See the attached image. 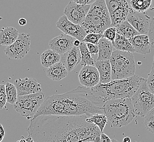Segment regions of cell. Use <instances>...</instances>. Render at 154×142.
<instances>
[{
  "label": "cell",
  "instance_id": "45",
  "mask_svg": "<svg viewBox=\"0 0 154 142\" xmlns=\"http://www.w3.org/2000/svg\"><path fill=\"white\" fill-rule=\"evenodd\" d=\"M127 1H128V0H127Z\"/></svg>",
  "mask_w": 154,
  "mask_h": 142
},
{
  "label": "cell",
  "instance_id": "15",
  "mask_svg": "<svg viewBox=\"0 0 154 142\" xmlns=\"http://www.w3.org/2000/svg\"><path fill=\"white\" fill-rule=\"evenodd\" d=\"M75 40V38L64 33L51 40L49 46L50 49L62 55L74 46Z\"/></svg>",
  "mask_w": 154,
  "mask_h": 142
},
{
  "label": "cell",
  "instance_id": "44",
  "mask_svg": "<svg viewBox=\"0 0 154 142\" xmlns=\"http://www.w3.org/2000/svg\"></svg>",
  "mask_w": 154,
  "mask_h": 142
},
{
  "label": "cell",
  "instance_id": "22",
  "mask_svg": "<svg viewBox=\"0 0 154 142\" xmlns=\"http://www.w3.org/2000/svg\"><path fill=\"white\" fill-rule=\"evenodd\" d=\"M88 13L111 20L110 13L105 0H96L91 5Z\"/></svg>",
  "mask_w": 154,
  "mask_h": 142
},
{
  "label": "cell",
  "instance_id": "30",
  "mask_svg": "<svg viewBox=\"0 0 154 142\" xmlns=\"http://www.w3.org/2000/svg\"><path fill=\"white\" fill-rule=\"evenodd\" d=\"M144 123L148 131L154 134V108L145 115Z\"/></svg>",
  "mask_w": 154,
  "mask_h": 142
},
{
  "label": "cell",
  "instance_id": "36",
  "mask_svg": "<svg viewBox=\"0 0 154 142\" xmlns=\"http://www.w3.org/2000/svg\"><path fill=\"white\" fill-rule=\"evenodd\" d=\"M87 46L92 55H95L98 54V46L94 44L86 43Z\"/></svg>",
  "mask_w": 154,
  "mask_h": 142
},
{
  "label": "cell",
  "instance_id": "26",
  "mask_svg": "<svg viewBox=\"0 0 154 142\" xmlns=\"http://www.w3.org/2000/svg\"><path fill=\"white\" fill-rule=\"evenodd\" d=\"M81 55V65L82 66L86 65L95 66V61L93 58L92 55L91 54L87 46L86 42L81 41L80 45L79 46Z\"/></svg>",
  "mask_w": 154,
  "mask_h": 142
},
{
  "label": "cell",
  "instance_id": "1",
  "mask_svg": "<svg viewBox=\"0 0 154 142\" xmlns=\"http://www.w3.org/2000/svg\"><path fill=\"white\" fill-rule=\"evenodd\" d=\"M88 115L42 114L26 129L34 142H100L98 127L87 122Z\"/></svg>",
  "mask_w": 154,
  "mask_h": 142
},
{
  "label": "cell",
  "instance_id": "32",
  "mask_svg": "<svg viewBox=\"0 0 154 142\" xmlns=\"http://www.w3.org/2000/svg\"><path fill=\"white\" fill-rule=\"evenodd\" d=\"M103 37V34L97 33H90L87 34L86 37L83 39V42L86 43L98 44L100 39Z\"/></svg>",
  "mask_w": 154,
  "mask_h": 142
},
{
  "label": "cell",
  "instance_id": "21",
  "mask_svg": "<svg viewBox=\"0 0 154 142\" xmlns=\"http://www.w3.org/2000/svg\"><path fill=\"white\" fill-rule=\"evenodd\" d=\"M98 56L97 60H110L113 52L114 46L110 40L102 37L98 43Z\"/></svg>",
  "mask_w": 154,
  "mask_h": 142
},
{
  "label": "cell",
  "instance_id": "39",
  "mask_svg": "<svg viewBox=\"0 0 154 142\" xmlns=\"http://www.w3.org/2000/svg\"><path fill=\"white\" fill-rule=\"evenodd\" d=\"M5 136V129L2 124H0V142L3 141Z\"/></svg>",
  "mask_w": 154,
  "mask_h": 142
},
{
  "label": "cell",
  "instance_id": "7",
  "mask_svg": "<svg viewBox=\"0 0 154 142\" xmlns=\"http://www.w3.org/2000/svg\"><path fill=\"white\" fill-rule=\"evenodd\" d=\"M45 95L40 93L18 96L13 107L17 112L28 120L34 118L37 111L45 101Z\"/></svg>",
  "mask_w": 154,
  "mask_h": 142
},
{
  "label": "cell",
  "instance_id": "35",
  "mask_svg": "<svg viewBox=\"0 0 154 142\" xmlns=\"http://www.w3.org/2000/svg\"><path fill=\"white\" fill-rule=\"evenodd\" d=\"M148 35L151 43V47L154 48V16L151 19Z\"/></svg>",
  "mask_w": 154,
  "mask_h": 142
},
{
  "label": "cell",
  "instance_id": "42",
  "mask_svg": "<svg viewBox=\"0 0 154 142\" xmlns=\"http://www.w3.org/2000/svg\"><path fill=\"white\" fill-rule=\"evenodd\" d=\"M131 138L128 137H126L123 139V142H131Z\"/></svg>",
  "mask_w": 154,
  "mask_h": 142
},
{
  "label": "cell",
  "instance_id": "12",
  "mask_svg": "<svg viewBox=\"0 0 154 142\" xmlns=\"http://www.w3.org/2000/svg\"><path fill=\"white\" fill-rule=\"evenodd\" d=\"M126 20L138 32L139 34H148L151 18L145 13L139 12L133 9L127 16Z\"/></svg>",
  "mask_w": 154,
  "mask_h": 142
},
{
  "label": "cell",
  "instance_id": "20",
  "mask_svg": "<svg viewBox=\"0 0 154 142\" xmlns=\"http://www.w3.org/2000/svg\"><path fill=\"white\" fill-rule=\"evenodd\" d=\"M19 31L14 27L2 28L0 31V46H8L13 43L19 36Z\"/></svg>",
  "mask_w": 154,
  "mask_h": 142
},
{
  "label": "cell",
  "instance_id": "11",
  "mask_svg": "<svg viewBox=\"0 0 154 142\" xmlns=\"http://www.w3.org/2000/svg\"><path fill=\"white\" fill-rule=\"evenodd\" d=\"M91 4L83 5L72 1H70L64 10V14L68 19L76 24L83 22L89 12Z\"/></svg>",
  "mask_w": 154,
  "mask_h": 142
},
{
  "label": "cell",
  "instance_id": "3",
  "mask_svg": "<svg viewBox=\"0 0 154 142\" xmlns=\"http://www.w3.org/2000/svg\"><path fill=\"white\" fill-rule=\"evenodd\" d=\"M141 77L134 74L132 77L121 79L112 80L109 83H99L91 87L96 98L105 103L111 99L131 98L138 89Z\"/></svg>",
  "mask_w": 154,
  "mask_h": 142
},
{
  "label": "cell",
  "instance_id": "10",
  "mask_svg": "<svg viewBox=\"0 0 154 142\" xmlns=\"http://www.w3.org/2000/svg\"><path fill=\"white\" fill-rule=\"evenodd\" d=\"M56 27L63 33L80 41H82L87 34L81 25L71 22L65 14L59 19L56 22Z\"/></svg>",
  "mask_w": 154,
  "mask_h": 142
},
{
  "label": "cell",
  "instance_id": "41",
  "mask_svg": "<svg viewBox=\"0 0 154 142\" xmlns=\"http://www.w3.org/2000/svg\"><path fill=\"white\" fill-rule=\"evenodd\" d=\"M81 41H80V40H77V39H76V40H75L74 41V46H80V45L81 44Z\"/></svg>",
  "mask_w": 154,
  "mask_h": 142
},
{
  "label": "cell",
  "instance_id": "40",
  "mask_svg": "<svg viewBox=\"0 0 154 142\" xmlns=\"http://www.w3.org/2000/svg\"><path fill=\"white\" fill-rule=\"evenodd\" d=\"M19 25L20 26H25L27 23L26 20L25 18L19 19L18 21Z\"/></svg>",
  "mask_w": 154,
  "mask_h": 142
},
{
  "label": "cell",
  "instance_id": "2",
  "mask_svg": "<svg viewBox=\"0 0 154 142\" xmlns=\"http://www.w3.org/2000/svg\"><path fill=\"white\" fill-rule=\"evenodd\" d=\"M104 103L93 94L91 87H78L63 94L47 97L34 117L42 114L91 116L104 113Z\"/></svg>",
  "mask_w": 154,
  "mask_h": 142
},
{
  "label": "cell",
  "instance_id": "16",
  "mask_svg": "<svg viewBox=\"0 0 154 142\" xmlns=\"http://www.w3.org/2000/svg\"><path fill=\"white\" fill-rule=\"evenodd\" d=\"M81 60L79 46H74L67 52L61 55L60 61L65 66L68 72H71L76 67Z\"/></svg>",
  "mask_w": 154,
  "mask_h": 142
},
{
  "label": "cell",
  "instance_id": "43",
  "mask_svg": "<svg viewBox=\"0 0 154 142\" xmlns=\"http://www.w3.org/2000/svg\"><path fill=\"white\" fill-rule=\"evenodd\" d=\"M25 140H26V142H34L33 139L30 137H29V136H28L26 139H25Z\"/></svg>",
  "mask_w": 154,
  "mask_h": 142
},
{
  "label": "cell",
  "instance_id": "14",
  "mask_svg": "<svg viewBox=\"0 0 154 142\" xmlns=\"http://www.w3.org/2000/svg\"><path fill=\"white\" fill-rule=\"evenodd\" d=\"M18 96L40 93L42 91L41 84L36 79L32 78L26 77L18 79L14 81Z\"/></svg>",
  "mask_w": 154,
  "mask_h": 142
},
{
  "label": "cell",
  "instance_id": "13",
  "mask_svg": "<svg viewBox=\"0 0 154 142\" xmlns=\"http://www.w3.org/2000/svg\"><path fill=\"white\" fill-rule=\"evenodd\" d=\"M79 80L82 86L95 87L100 83V75L97 68L95 66H83L79 74Z\"/></svg>",
  "mask_w": 154,
  "mask_h": 142
},
{
  "label": "cell",
  "instance_id": "19",
  "mask_svg": "<svg viewBox=\"0 0 154 142\" xmlns=\"http://www.w3.org/2000/svg\"><path fill=\"white\" fill-rule=\"evenodd\" d=\"M68 72L65 66L61 61L51 66L46 71L47 77L54 81H60L66 77Z\"/></svg>",
  "mask_w": 154,
  "mask_h": 142
},
{
  "label": "cell",
  "instance_id": "33",
  "mask_svg": "<svg viewBox=\"0 0 154 142\" xmlns=\"http://www.w3.org/2000/svg\"><path fill=\"white\" fill-rule=\"evenodd\" d=\"M7 102L6 85L3 84H0V110L2 109Z\"/></svg>",
  "mask_w": 154,
  "mask_h": 142
},
{
  "label": "cell",
  "instance_id": "5",
  "mask_svg": "<svg viewBox=\"0 0 154 142\" xmlns=\"http://www.w3.org/2000/svg\"><path fill=\"white\" fill-rule=\"evenodd\" d=\"M112 80L132 77L136 71L135 60L132 53L115 50L110 59Z\"/></svg>",
  "mask_w": 154,
  "mask_h": 142
},
{
  "label": "cell",
  "instance_id": "4",
  "mask_svg": "<svg viewBox=\"0 0 154 142\" xmlns=\"http://www.w3.org/2000/svg\"><path fill=\"white\" fill-rule=\"evenodd\" d=\"M103 108L113 127L126 126L137 115L131 98L109 99L104 104Z\"/></svg>",
  "mask_w": 154,
  "mask_h": 142
},
{
  "label": "cell",
  "instance_id": "9",
  "mask_svg": "<svg viewBox=\"0 0 154 142\" xmlns=\"http://www.w3.org/2000/svg\"><path fill=\"white\" fill-rule=\"evenodd\" d=\"M81 25L87 34L97 33L103 34L106 28L111 27V22L110 20L88 13Z\"/></svg>",
  "mask_w": 154,
  "mask_h": 142
},
{
  "label": "cell",
  "instance_id": "25",
  "mask_svg": "<svg viewBox=\"0 0 154 142\" xmlns=\"http://www.w3.org/2000/svg\"><path fill=\"white\" fill-rule=\"evenodd\" d=\"M113 46L116 50L128 52L131 53L135 52L134 49L131 43L130 42L129 39L118 34H116Z\"/></svg>",
  "mask_w": 154,
  "mask_h": 142
},
{
  "label": "cell",
  "instance_id": "24",
  "mask_svg": "<svg viewBox=\"0 0 154 142\" xmlns=\"http://www.w3.org/2000/svg\"><path fill=\"white\" fill-rule=\"evenodd\" d=\"M117 34H120L128 39L139 34L138 31L133 28L132 25L127 20L122 22L120 24L116 26Z\"/></svg>",
  "mask_w": 154,
  "mask_h": 142
},
{
  "label": "cell",
  "instance_id": "27",
  "mask_svg": "<svg viewBox=\"0 0 154 142\" xmlns=\"http://www.w3.org/2000/svg\"><path fill=\"white\" fill-rule=\"evenodd\" d=\"M87 122L96 125L98 127L102 132H103V130L106 125L108 123V117L104 113L101 114H95L91 116L88 117L86 119Z\"/></svg>",
  "mask_w": 154,
  "mask_h": 142
},
{
  "label": "cell",
  "instance_id": "34",
  "mask_svg": "<svg viewBox=\"0 0 154 142\" xmlns=\"http://www.w3.org/2000/svg\"><path fill=\"white\" fill-rule=\"evenodd\" d=\"M146 83L150 90L154 94V62L152 63L151 71L146 79Z\"/></svg>",
  "mask_w": 154,
  "mask_h": 142
},
{
  "label": "cell",
  "instance_id": "18",
  "mask_svg": "<svg viewBox=\"0 0 154 142\" xmlns=\"http://www.w3.org/2000/svg\"><path fill=\"white\" fill-rule=\"evenodd\" d=\"M95 66L100 75V83L106 84L112 80L111 66L110 60H97Z\"/></svg>",
  "mask_w": 154,
  "mask_h": 142
},
{
  "label": "cell",
  "instance_id": "31",
  "mask_svg": "<svg viewBox=\"0 0 154 142\" xmlns=\"http://www.w3.org/2000/svg\"><path fill=\"white\" fill-rule=\"evenodd\" d=\"M116 34L117 31L116 27L111 26L106 28L105 31H104L103 34V37L105 38L108 40H110L113 44L116 38Z\"/></svg>",
  "mask_w": 154,
  "mask_h": 142
},
{
  "label": "cell",
  "instance_id": "6",
  "mask_svg": "<svg viewBox=\"0 0 154 142\" xmlns=\"http://www.w3.org/2000/svg\"><path fill=\"white\" fill-rule=\"evenodd\" d=\"M137 115L145 117L154 108V94L146 83V79L141 77L138 89L131 97Z\"/></svg>",
  "mask_w": 154,
  "mask_h": 142
},
{
  "label": "cell",
  "instance_id": "17",
  "mask_svg": "<svg viewBox=\"0 0 154 142\" xmlns=\"http://www.w3.org/2000/svg\"><path fill=\"white\" fill-rule=\"evenodd\" d=\"M135 52L146 55L151 52V43L148 34H139L129 39Z\"/></svg>",
  "mask_w": 154,
  "mask_h": 142
},
{
  "label": "cell",
  "instance_id": "28",
  "mask_svg": "<svg viewBox=\"0 0 154 142\" xmlns=\"http://www.w3.org/2000/svg\"><path fill=\"white\" fill-rule=\"evenodd\" d=\"M130 4L133 9L136 11L145 13L151 7L152 0H131Z\"/></svg>",
  "mask_w": 154,
  "mask_h": 142
},
{
  "label": "cell",
  "instance_id": "46",
  "mask_svg": "<svg viewBox=\"0 0 154 142\" xmlns=\"http://www.w3.org/2000/svg\"></svg>",
  "mask_w": 154,
  "mask_h": 142
},
{
  "label": "cell",
  "instance_id": "38",
  "mask_svg": "<svg viewBox=\"0 0 154 142\" xmlns=\"http://www.w3.org/2000/svg\"><path fill=\"white\" fill-rule=\"evenodd\" d=\"M112 142V140H111L106 135L105 133L102 132L100 134V142Z\"/></svg>",
  "mask_w": 154,
  "mask_h": 142
},
{
  "label": "cell",
  "instance_id": "23",
  "mask_svg": "<svg viewBox=\"0 0 154 142\" xmlns=\"http://www.w3.org/2000/svg\"><path fill=\"white\" fill-rule=\"evenodd\" d=\"M61 55L51 49L45 50L41 55V63L43 67L48 68L56 63L60 61Z\"/></svg>",
  "mask_w": 154,
  "mask_h": 142
},
{
  "label": "cell",
  "instance_id": "29",
  "mask_svg": "<svg viewBox=\"0 0 154 142\" xmlns=\"http://www.w3.org/2000/svg\"><path fill=\"white\" fill-rule=\"evenodd\" d=\"M5 85L7 102L13 105L17 101L18 96L17 89L14 84L9 82H7Z\"/></svg>",
  "mask_w": 154,
  "mask_h": 142
},
{
  "label": "cell",
  "instance_id": "8",
  "mask_svg": "<svg viewBox=\"0 0 154 142\" xmlns=\"http://www.w3.org/2000/svg\"><path fill=\"white\" fill-rule=\"evenodd\" d=\"M30 35L21 33L19 34L17 40L4 50L5 55L9 59L19 60L24 58L30 49Z\"/></svg>",
  "mask_w": 154,
  "mask_h": 142
},
{
  "label": "cell",
  "instance_id": "37",
  "mask_svg": "<svg viewBox=\"0 0 154 142\" xmlns=\"http://www.w3.org/2000/svg\"><path fill=\"white\" fill-rule=\"evenodd\" d=\"M74 2L78 4L86 5V4H92L96 0H72Z\"/></svg>",
  "mask_w": 154,
  "mask_h": 142
}]
</instances>
